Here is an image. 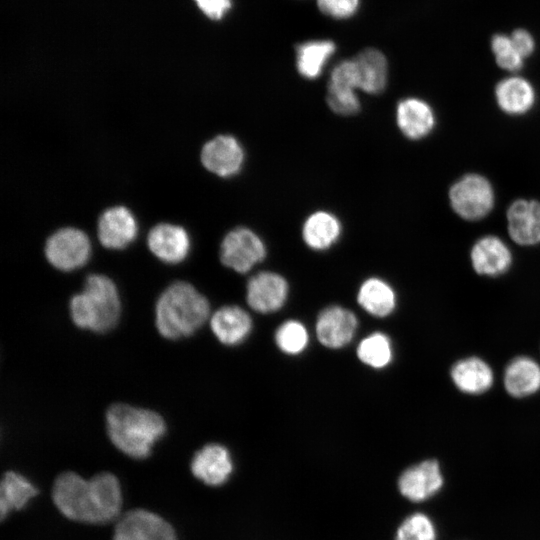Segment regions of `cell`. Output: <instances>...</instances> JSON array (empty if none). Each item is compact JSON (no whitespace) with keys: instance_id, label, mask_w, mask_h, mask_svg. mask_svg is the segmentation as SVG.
<instances>
[{"instance_id":"6da1fadb","label":"cell","mask_w":540,"mask_h":540,"mask_svg":"<svg viewBox=\"0 0 540 540\" xmlns=\"http://www.w3.org/2000/svg\"><path fill=\"white\" fill-rule=\"evenodd\" d=\"M52 499L67 518L93 524L115 519L122 503L119 481L108 472L90 480L74 472L62 473L53 484Z\"/></svg>"},{"instance_id":"7a4b0ae2","label":"cell","mask_w":540,"mask_h":540,"mask_svg":"<svg viewBox=\"0 0 540 540\" xmlns=\"http://www.w3.org/2000/svg\"><path fill=\"white\" fill-rule=\"evenodd\" d=\"M106 427L112 443L126 455L137 459L147 457L166 431L165 422L158 413L122 403L109 407Z\"/></svg>"},{"instance_id":"3957f363","label":"cell","mask_w":540,"mask_h":540,"mask_svg":"<svg viewBox=\"0 0 540 540\" xmlns=\"http://www.w3.org/2000/svg\"><path fill=\"white\" fill-rule=\"evenodd\" d=\"M208 300L191 284L172 283L160 295L155 307L156 327L168 339L189 336L208 319Z\"/></svg>"},{"instance_id":"277c9868","label":"cell","mask_w":540,"mask_h":540,"mask_svg":"<svg viewBox=\"0 0 540 540\" xmlns=\"http://www.w3.org/2000/svg\"><path fill=\"white\" fill-rule=\"evenodd\" d=\"M120 298L114 282L101 274H90L81 293L70 300L73 322L80 328L107 332L118 322Z\"/></svg>"},{"instance_id":"5b68a950","label":"cell","mask_w":540,"mask_h":540,"mask_svg":"<svg viewBox=\"0 0 540 540\" xmlns=\"http://www.w3.org/2000/svg\"><path fill=\"white\" fill-rule=\"evenodd\" d=\"M449 199L453 210L471 221L485 217L495 200L490 182L478 174H468L459 179L451 187Z\"/></svg>"},{"instance_id":"8992f818","label":"cell","mask_w":540,"mask_h":540,"mask_svg":"<svg viewBox=\"0 0 540 540\" xmlns=\"http://www.w3.org/2000/svg\"><path fill=\"white\" fill-rule=\"evenodd\" d=\"M44 252L53 267L72 271L86 264L91 254V243L82 230L65 227L50 235Z\"/></svg>"},{"instance_id":"52a82bcc","label":"cell","mask_w":540,"mask_h":540,"mask_svg":"<svg viewBox=\"0 0 540 540\" xmlns=\"http://www.w3.org/2000/svg\"><path fill=\"white\" fill-rule=\"evenodd\" d=\"M266 255L263 241L253 231L239 227L224 237L220 246V260L228 268L246 273Z\"/></svg>"},{"instance_id":"ba28073f","label":"cell","mask_w":540,"mask_h":540,"mask_svg":"<svg viewBox=\"0 0 540 540\" xmlns=\"http://www.w3.org/2000/svg\"><path fill=\"white\" fill-rule=\"evenodd\" d=\"M444 485L440 464L435 459L423 460L406 468L399 476L400 494L412 502H422L436 495Z\"/></svg>"},{"instance_id":"9c48e42d","label":"cell","mask_w":540,"mask_h":540,"mask_svg":"<svg viewBox=\"0 0 540 540\" xmlns=\"http://www.w3.org/2000/svg\"><path fill=\"white\" fill-rule=\"evenodd\" d=\"M113 540H177V537L173 527L162 517L135 509L120 518Z\"/></svg>"},{"instance_id":"30bf717a","label":"cell","mask_w":540,"mask_h":540,"mask_svg":"<svg viewBox=\"0 0 540 540\" xmlns=\"http://www.w3.org/2000/svg\"><path fill=\"white\" fill-rule=\"evenodd\" d=\"M359 88L358 74L354 60L339 62L331 72L328 83L327 103L339 115H353L360 110V102L355 93Z\"/></svg>"},{"instance_id":"8fae6325","label":"cell","mask_w":540,"mask_h":540,"mask_svg":"<svg viewBox=\"0 0 540 540\" xmlns=\"http://www.w3.org/2000/svg\"><path fill=\"white\" fill-rule=\"evenodd\" d=\"M288 283L274 272H260L247 283V304L254 311L269 314L280 310L288 296Z\"/></svg>"},{"instance_id":"7c38bea8","label":"cell","mask_w":540,"mask_h":540,"mask_svg":"<svg viewBox=\"0 0 540 540\" xmlns=\"http://www.w3.org/2000/svg\"><path fill=\"white\" fill-rule=\"evenodd\" d=\"M358 327L353 312L333 305L323 309L317 317L315 331L318 341L325 347L339 349L351 342Z\"/></svg>"},{"instance_id":"4fadbf2b","label":"cell","mask_w":540,"mask_h":540,"mask_svg":"<svg viewBox=\"0 0 540 540\" xmlns=\"http://www.w3.org/2000/svg\"><path fill=\"white\" fill-rule=\"evenodd\" d=\"M137 232V221L125 206L109 207L99 216L98 239L108 249L119 250L127 247L135 240Z\"/></svg>"},{"instance_id":"5bb4252c","label":"cell","mask_w":540,"mask_h":540,"mask_svg":"<svg viewBox=\"0 0 540 540\" xmlns=\"http://www.w3.org/2000/svg\"><path fill=\"white\" fill-rule=\"evenodd\" d=\"M200 158L209 172L220 177H230L241 169L244 152L233 136L218 135L203 145Z\"/></svg>"},{"instance_id":"9a60e30c","label":"cell","mask_w":540,"mask_h":540,"mask_svg":"<svg viewBox=\"0 0 540 540\" xmlns=\"http://www.w3.org/2000/svg\"><path fill=\"white\" fill-rule=\"evenodd\" d=\"M147 245L161 261L176 264L187 257L190 251V238L182 226L159 223L150 229Z\"/></svg>"},{"instance_id":"2e32d148","label":"cell","mask_w":540,"mask_h":540,"mask_svg":"<svg viewBox=\"0 0 540 540\" xmlns=\"http://www.w3.org/2000/svg\"><path fill=\"white\" fill-rule=\"evenodd\" d=\"M230 452L220 444L205 445L195 453L191 461L193 475L209 486L224 484L233 472Z\"/></svg>"},{"instance_id":"e0dca14e","label":"cell","mask_w":540,"mask_h":540,"mask_svg":"<svg viewBox=\"0 0 540 540\" xmlns=\"http://www.w3.org/2000/svg\"><path fill=\"white\" fill-rule=\"evenodd\" d=\"M471 262L479 275L496 277L504 274L512 264V254L497 236L480 238L471 250Z\"/></svg>"},{"instance_id":"ac0fdd59","label":"cell","mask_w":540,"mask_h":540,"mask_svg":"<svg viewBox=\"0 0 540 540\" xmlns=\"http://www.w3.org/2000/svg\"><path fill=\"white\" fill-rule=\"evenodd\" d=\"M508 232L520 245L540 243V203L534 200H517L508 211Z\"/></svg>"},{"instance_id":"d6986e66","label":"cell","mask_w":540,"mask_h":540,"mask_svg":"<svg viewBox=\"0 0 540 540\" xmlns=\"http://www.w3.org/2000/svg\"><path fill=\"white\" fill-rule=\"evenodd\" d=\"M210 326L222 344L233 346L248 337L252 329V319L241 307L228 305L219 308L212 315Z\"/></svg>"},{"instance_id":"ffe728a7","label":"cell","mask_w":540,"mask_h":540,"mask_svg":"<svg viewBox=\"0 0 540 540\" xmlns=\"http://www.w3.org/2000/svg\"><path fill=\"white\" fill-rule=\"evenodd\" d=\"M451 379L463 393L478 395L486 392L493 384L490 366L481 358L468 357L457 361L451 368Z\"/></svg>"},{"instance_id":"44dd1931","label":"cell","mask_w":540,"mask_h":540,"mask_svg":"<svg viewBox=\"0 0 540 540\" xmlns=\"http://www.w3.org/2000/svg\"><path fill=\"white\" fill-rule=\"evenodd\" d=\"M396 119L401 132L413 140L428 135L435 125L433 110L425 101L417 98H407L399 102Z\"/></svg>"},{"instance_id":"7402d4cb","label":"cell","mask_w":540,"mask_h":540,"mask_svg":"<svg viewBox=\"0 0 540 540\" xmlns=\"http://www.w3.org/2000/svg\"><path fill=\"white\" fill-rule=\"evenodd\" d=\"M504 386L512 397L535 394L540 390V365L527 356L514 358L505 368Z\"/></svg>"},{"instance_id":"603a6c76","label":"cell","mask_w":540,"mask_h":540,"mask_svg":"<svg viewBox=\"0 0 540 540\" xmlns=\"http://www.w3.org/2000/svg\"><path fill=\"white\" fill-rule=\"evenodd\" d=\"M359 89L369 94L382 92L387 83L388 65L385 56L374 48L360 52L354 59Z\"/></svg>"},{"instance_id":"cb8c5ba5","label":"cell","mask_w":540,"mask_h":540,"mask_svg":"<svg viewBox=\"0 0 540 540\" xmlns=\"http://www.w3.org/2000/svg\"><path fill=\"white\" fill-rule=\"evenodd\" d=\"M357 302L370 315L386 317L396 307V294L387 282L371 277L361 284L357 293Z\"/></svg>"},{"instance_id":"d4e9b609","label":"cell","mask_w":540,"mask_h":540,"mask_svg":"<svg viewBox=\"0 0 540 540\" xmlns=\"http://www.w3.org/2000/svg\"><path fill=\"white\" fill-rule=\"evenodd\" d=\"M495 95L500 108L511 115L526 113L535 102L533 87L520 77H509L499 82Z\"/></svg>"},{"instance_id":"484cf974","label":"cell","mask_w":540,"mask_h":540,"mask_svg":"<svg viewBox=\"0 0 540 540\" xmlns=\"http://www.w3.org/2000/svg\"><path fill=\"white\" fill-rule=\"evenodd\" d=\"M341 233L339 220L331 213L318 211L311 214L303 226V239L314 250L332 246Z\"/></svg>"},{"instance_id":"4316f807","label":"cell","mask_w":540,"mask_h":540,"mask_svg":"<svg viewBox=\"0 0 540 540\" xmlns=\"http://www.w3.org/2000/svg\"><path fill=\"white\" fill-rule=\"evenodd\" d=\"M335 50L336 45L330 40H311L299 44L296 47L298 72L308 79L317 78Z\"/></svg>"},{"instance_id":"83f0119b","label":"cell","mask_w":540,"mask_h":540,"mask_svg":"<svg viewBox=\"0 0 540 540\" xmlns=\"http://www.w3.org/2000/svg\"><path fill=\"white\" fill-rule=\"evenodd\" d=\"M38 490L24 476L14 471L4 473L0 484V515L3 519L10 511L26 506Z\"/></svg>"},{"instance_id":"f1b7e54d","label":"cell","mask_w":540,"mask_h":540,"mask_svg":"<svg viewBox=\"0 0 540 540\" xmlns=\"http://www.w3.org/2000/svg\"><path fill=\"white\" fill-rule=\"evenodd\" d=\"M356 352L362 363L374 369H382L388 366L393 358L391 340L381 332H373L363 338Z\"/></svg>"},{"instance_id":"f546056e","label":"cell","mask_w":540,"mask_h":540,"mask_svg":"<svg viewBox=\"0 0 540 540\" xmlns=\"http://www.w3.org/2000/svg\"><path fill=\"white\" fill-rule=\"evenodd\" d=\"M309 342L306 327L297 320L283 322L275 332V343L285 354L298 355L302 353Z\"/></svg>"},{"instance_id":"4dcf8cb0","label":"cell","mask_w":540,"mask_h":540,"mask_svg":"<svg viewBox=\"0 0 540 540\" xmlns=\"http://www.w3.org/2000/svg\"><path fill=\"white\" fill-rule=\"evenodd\" d=\"M437 530L433 520L426 514L415 512L398 526L395 540H436Z\"/></svg>"},{"instance_id":"1f68e13d","label":"cell","mask_w":540,"mask_h":540,"mask_svg":"<svg viewBox=\"0 0 540 540\" xmlns=\"http://www.w3.org/2000/svg\"><path fill=\"white\" fill-rule=\"evenodd\" d=\"M491 48L497 64L508 71H517L523 65V57L516 51L511 37L496 34L491 40Z\"/></svg>"},{"instance_id":"d6a6232c","label":"cell","mask_w":540,"mask_h":540,"mask_svg":"<svg viewBox=\"0 0 540 540\" xmlns=\"http://www.w3.org/2000/svg\"><path fill=\"white\" fill-rule=\"evenodd\" d=\"M360 0H317L320 11L335 19L353 16L359 8Z\"/></svg>"},{"instance_id":"836d02e7","label":"cell","mask_w":540,"mask_h":540,"mask_svg":"<svg viewBox=\"0 0 540 540\" xmlns=\"http://www.w3.org/2000/svg\"><path fill=\"white\" fill-rule=\"evenodd\" d=\"M198 8L210 19L221 20L232 8V0H194Z\"/></svg>"},{"instance_id":"e575fe53","label":"cell","mask_w":540,"mask_h":540,"mask_svg":"<svg viewBox=\"0 0 540 540\" xmlns=\"http://www.w3.org/2000/svg\"><path fill=\"white\" fill-rule=\"evenodd\" d=\"M512 43L516 51L523 57H528L535 47L534 39L531 34L524 29H517L511 36Z\"/></svg>"}]
</instances>
